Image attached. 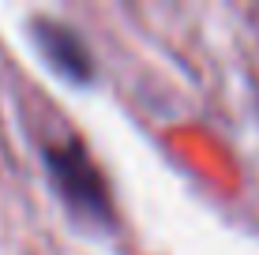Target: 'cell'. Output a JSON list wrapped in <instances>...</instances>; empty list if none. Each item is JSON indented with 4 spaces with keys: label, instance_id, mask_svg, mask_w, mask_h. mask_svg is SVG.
<instances>
[{
    "label": "cell",
    "instance_id": "1",
    "mask_svg": "<svg viewBox=\"0 0 259 255\" xmlns=\"http://www.w3.org/2000/svg\"><path fill=\"white\" fill-rule=\"evenodd\" d=\"M46 162H49L53 180H57V191L68 199V207L75 214H87L91 222H105L109 218L105 184L98 177V169L91 165V158L79 146H49Z\"/></svg>",
    "mask_w": 259,
    "mask_h": 255
},
{
    "label": "cell",
    "instance_id": "2",
    "mask_svg": "<svg viewBox=\"0 0 259 255\" xmlns=\"http://www.w3.org/2000/svg\"><path fill=\"white\" fill-rule=\"evenodd\" d=\"M34 41L41 45L46 60L57 68L60 75L75 79V83H87V79H91V57H87L83 41L75 38V30H71V26L38 19V23H34Z\"/></svg>",
    "mask_w": 259,
    "mask_h": 255
}]
</instances>
